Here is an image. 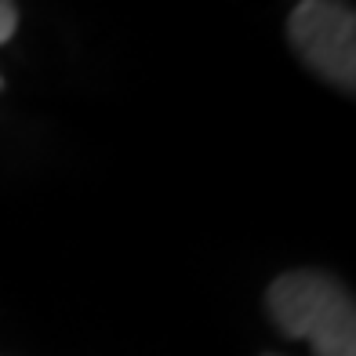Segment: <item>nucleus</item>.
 Masks as SVG:
<instances>
[{"label":"nucleus","mask_w":356,"mask_h":356,"mask_svg":"<svg viewBox=\"0 0 356 356\" xmlns=\"http://www.w3.org/2000/svg\"><path fill=\"white\" fill-rule=\"evenodd\" d=\"M287 37L298 58L331 88L356 91V8L338 0H302L287 15Z\"/></svg>","instance_id":"nucleus-2"},{"label":"nucleus","mask_w":356,"mask_h":356,"mask_svg":"<svg viewBox=\"0 0 356 356\" xmlns=\"http://www.w3.org/2000/svg\"><path fill=\"white\" fill-rule=\"evenodd\" d=\"M269 320L309 342L316 356H356V305L342 280L320 269L284 273L266 291Z\"/></svg>","instance_id":"nucleus-1"},{"label":"nucleus","mask_w":356,"mask_h":356,"mask_svg":"<svg viewBox=\"0 0 356 356\" xmlns=\"http://www.w3.org/2000/svg\"><path fill=\"white\" fill-rule=\"evenodd\" d=\"M15 26H19V8L0 0V44H8L15 37Z\"/></svg>","instance_id":"nucleus-3"}]
</instances>
